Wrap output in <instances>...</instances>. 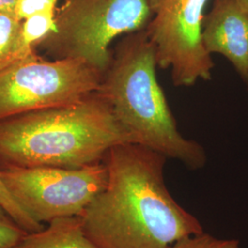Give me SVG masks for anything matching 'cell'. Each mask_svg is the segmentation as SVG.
<instances>
[{
	"mask_svg": "<svg viewBox=\"0 0 248 248\" xmlns=\"http://www.w3.org/2000/svg\"><path fill=\"white\" fill-rule=\"evenodd\" d=\"M166 161L165 155L133 142L107 153L106 186L78 216L97 248H168L203 232L200 221L170 194Z\"/></svg>",
	"mask_w": 248,
	"mask_h": 248,
	"instance_id": "cell-1",
	"label": "cell"
},
{
	"mask_svg": "<svg viewBox=\"0 0 248 248\" xmlns=\"http://www.w3.org/2000/svg\"><path fill=\"white\" fill-rule=\"evenodd\" d=\"M131 142L106 98L96 91L76 104L0 120V169H82Z\"/></svg>",
	"mask_w": 248,
	"mask_h": 248,
	"instance_id": "cell-2",
	"label": "cell"
},
{
	"mask_svg": "<svg viewBox=\"0 0 248 248\" xmlns=\"http://www.w3.org/2000/svg\"><path fill=\"white\" fill-rule=\"evenodd\" d=\"M157 59L145 30L129 33L116 46L98 90L108 101L131 142L155 151L190 169L203 168V147L179 133L156 76Z\"/></svg>",
	"mask_w": 248,
	"mask_h": 248,
	"instance_id": "cell-3",
	"label": "cell"
},
{
	"mask_svg": "<svg viewBox=\"0 0 248 248\" xmlns=\"http://www.w3.org/2000/svg\"><path fill=\"white\" fill-rule=\"evenodd\" d=\"M151 18L148 0H65L54 31L39 45L54 59H79L104 75L112 41L144 30Z\"/></svg>",
	"mask_w": 248,
	"mask_h": 248,
	"instance_id": "cell-4",
	"label": "cell"
},
{
	"mask_svg": "<svg viewBox=\"0 0 248 248\" xmlns=\"http://www.w3.org/2000/svg\"><path fill=\"white\" fill-rule=\"evenodd\" d=\"M103 76L79 59L48 61L33 52L0 71V120L76 104L100 89Z\"/></svg>",
	"mask_w": 248,
	"mask_h": 248,
	"instance_id": "cell-5",
	"label": "cell"
},
{
	"mask_svg": "<svg viewBox=\"0 0 248 248\" xmlns=\"http://www.w3.org/2000/svg\"><path fill=\"white\" fill-rule=\"evenodd\" d=\"M0 177L9 193L39 223L79 216L106 186L103 162L82 169L6 168Z\"/></svg>",
	"mask_w": 248,
	"mask_h": 248,
	"instance_id": "cell-6",
	"label": "cell"
},
{
	"mask_svg": "<svg viewBox=\"0 0 248 248\" xmlns=\"http://www.w3.org/2000/svg\"><path fill=\"white\" fill-rule=\"evenodd\" d=\"M208 0H148L152 18L145 32L158 66L171 69L176 87L209 81L214 67L202 43L204 9Z\"/></svg>",
	"mask_w": 248,
	"mask_h": 248,
	"instance_id": "cell-7",
	"label": "cell"
},
{
	"mask_svg": "<svg viewBox=\"0 0 248 248\" xmlns=\"http://www.w3.org/2000/svg\"><path fill=\"white\" fill-rule=\"evenodd\" d=\"M204 48L219 53L232 64L248 91V12L234 0H213L204 17Z\"/></svg>",
	"mask_w": 248,
	"mask_h": 248,
	"instance_id": "cell-8",
	"label": "cell"
},
{
	"mask_svg": "<svg viewBox=\"0 0 248 248\" xmlns=\"http://www.w3.org/2000/svg\"><path fill=\"white\" fill-rule=\"evenodd\" d=\"M14 248H98L85 234L78 216L62 217L39 232H27Z\"/></svg>",
	"mask_w": 248,
	"mask_h": 248,
	"instance_id": "cell-9",
	"label": "cell"
},
{
	"mask_svg": "<svg viewBox=\"0 0 248 248\" xmlns=\"http://www.w3.org/2000/svg\"><path fill=\"white\" fill-rule=\"evenodd\" d=\"M21 26L14 11L0 13V71L35 52L23 44Z\"/></svg>",
	"mask_w": 248,
	"mask_h": 248,
	"instance_id": "cell-10",
	"label": "cell"
},
{
	"mask_svg": "<svg viewBox=\"0 0 248 248\" xmlns=\"http://www.w3.org/2000/svg\"><path fill=\"white\" fill-rule=\"evenodd\" d=\"M56 9H45L22 20L21 39L24 45L34 49L55 29Z\"/></svg>",
	"mask_w": 248,
	"mask_h": 248,
	"instance_id": "cell-11",
	"label": "cell"
},
{
	"mask_svg": "<svg viewBox=\"0 0 248 248\" xmlns=\"http://www.w3.org/2000/svg\"><path fill=\"white\" fill-rule=\"evenodd\" d=\"M0 206L18 222L28 232H34L42 230L43 224L36 222L19 206L15 199L9 193L7 186L0 177Z\"/></svg>",
	"mask_w": 248,
	"mask_h": 248,
	"instance_id": "cell-12",
	"label": "cell"
},
{
	"mask_svg": "<svg viewBox=\"0 0 248 248\" xmlns=\"http://www.w3.org/2000/svg\"><path fill=\"white\" fill-rule=\"evenodd\" d=\"M168 248H239V243L236 240L218 239L203 232L178 240Z\"/></svg>",
	"mask_w": 248,
	"mask_h": 248,
	"instance_id": "cell-13",
	"label": "cell"
},
{
	"mask_svg": "<svg viewBox=\"0 0 248 248\" xmlns=\"http://www.w3.org/2000/svg\"><path fill=\"white\" fill-rule=\"evenodd\" d=\"M27 232L0 206V248H15Z\"/></svg>",
	"mask_w": 248,
	"mask_h": 248,
	"instance_id": "cell-14",
	"label": "cell"
},
{
	"mask_svg": "<svg viewBox=\"0 0 248 248\" xmlns=\"http://www.w3.org/2000/svg\"><path fill=\"white\" fill-rule=\"evenodd\" d=\"M59 0H18L14 12L20 20L45 9H56Z\"/></svg>",
	"mask_w": 248,
	"mask_h": 248,
	"instance_id": "cell-15",
	"label": "cell"
},
{
	"mask_svg": "<svg viewBox=\"0 0 248 248\" xmlns=\"http://www.w3.org/2000/svg\"><path fill=\"white\" fill-rule=\"evenodd\" d=\"M18 0H0V13L14 11Z\"/></svg>",
	"mask_w": 248,
	"mask_h": 248,
	"instance_id": "cell-16",
	"label": "cell"
},
{
	"mask_svg": "<svg viewBox=\"0 0 248 248\" xmlns=\"http://www.w3.org/2000/svg\"><path fill=\"white\" fill-rule=\"evenodd\" d=\"M240 7L248 12V0H234Z\"/></svg>",
	"mask_w": 248,
	"mask_h": 248,
	"instance_id": "cell-17",
	"label": "cell"
}]
</instances>
